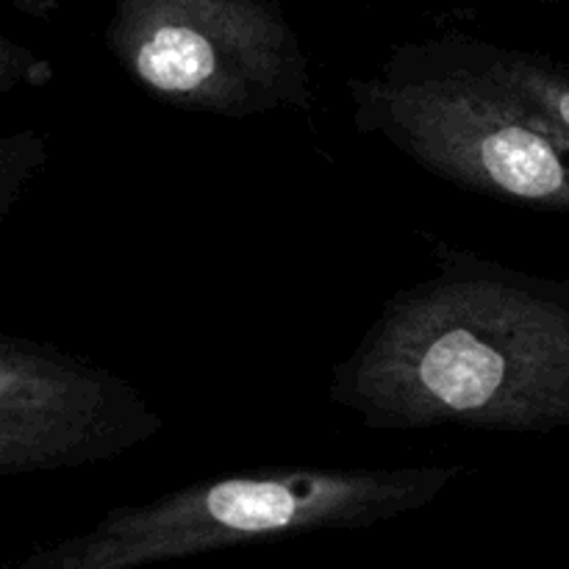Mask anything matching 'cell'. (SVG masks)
<instances>
[{
	"mask_svg": "<svg viewBox=\"0 0 569 569\" xmlns=\"http://www.w3.org/2000/svg\"><path fill=\"white\" fill-rule=\"evenodd\" d=\"M431 253L331 367L328 400L372 431L569 428V281L439 237Z\"/></svg>",
	"mask_w": 569,
	"mask_h": 569,
	"instance_id": "1",
	"label": "cell"
},
{
	"mask_svg": "<svg viewBox=\"0 0 569 569\" xmlns=\"http://www.w3.org/2000/svg\"><path fill=\"white\" fill-rule=\"evenodd\" d=\"M465 465H270L117 506L28 569H148L250 545L367 531L437 503Z\"/></svg>",
	"mask_w": 569,
	"mask_h": 569,
	"instance_id": "2",
	"label": "cell"
},
{
	"mask_svg": "<svg viewBox=\"0 0 569 569\" xmlns=\"http://www.w3.org/2000/svg\"><path fill=\"white\" fill-rule=\"evenodd\" d=\"M359 133L392 144L461 192L569 214V137L472 67L453 37L395 44L345 83Z\"/></svg>",
	"mask_w": 569,
	"mask_h": 569,
	"instance_id": "3",
	"label": "cell"
},
{
	"mask_svg": "<svg viewBox=\"0 0 569 569\" xmlns=\"http://www.w3.org/2000/svg\"><path fill=\"white\" fill-rule=\"evenodd\" d=\"M103 44L133 87L189 114L311 111V61L278 0H111Z\"/></svg>",
	"mask_w": 569,
	"mask_h": 569,
	"instance_id": "4",
	"label": "cell"
},
{
	"mask_svg": "<svg viewBox=\"0 0 569 569\" xmlns=\"http://www.w3.org/2000/svg\"><path fill=\"white\" fill-rule=\"evenodd\" d=\"M164 431V415L117 372L59 345L0 333V476L114 461Z\"/></svg>",
	"mask_w": 569,
	"mask_h": 569,
	"instance_id": "5",
	"label": "cell"
},
{
	"mask_svg": "<svg viewBox=\"0 0 569 569\" xmlns=\"http://www.w3.org/2000/svg\"><path fill=\"white\" fill-rule=\"evenodd\" d=\"M450 37L472 67L569 137V64L537 50H520L470 33L450 31Z\"/></svg>",
	"mask_w": 569,
	"mask_h": 569,
	"instance_id": "6",
	"label": "cell"
},
{
	"mask_svg": "<svg viewBox=\"0 0 569 569\" xmlns=\"http://www.w3.org/2000/svg\"><path fill=\"white\" fill-rule=\"evenodd\" d=\"M48 137L39 128L0 133V222L9 220L20 206L31 183L48 167Z\"/></svg>",
	"mask_w": 569,
	"mask_h": 569,
	"instance_id": "7",
	"label": "cell"
},
{
	"mask_svg": "<svg viewBox=\"0 0 569 569\" xmlns=\"http://www.w3.org/2000/svg\"><path fill=\"white\" fill-rule=\"evenodd\" d=\"M53 78L56 64L48 56L17 42L0 28V98L20 89H44L53 83Z\"/></svg>",
	"mask_w": 569,
	"mask_h": 569,
	"instance_id": "8",
	"label": "cell"
},
{
	"mask_svg": "<svg viewBox=\"0 0 569 569\" xmlns=\"http://www.w3.org/2000/svg\"><path fill=\"white\" fill-rule=\"evenodd\" d=\"M3 3H9L11 9L31 17V20H53L67 0H3Z\"/></svg>",
	"mask_w": 569,
	"mask_h": 569,
	"instance_id": "9",
	"label": "cell"
},
{
	"mask_svg": "<svg viewBox=\"0 0 569 569\" xmlns=\"http://www.w3.org/2000/svg\"><path fill=\"white\" fill-rule=\"evenodd\" d=\"M533 3H561V0H533Z\"/></svg>",
	"mask_w": 569,
	"mask_h": 569,
	"instance_id": "10",
	"label": "cell"
}]
</instances>
